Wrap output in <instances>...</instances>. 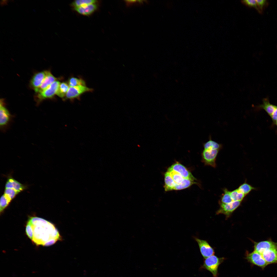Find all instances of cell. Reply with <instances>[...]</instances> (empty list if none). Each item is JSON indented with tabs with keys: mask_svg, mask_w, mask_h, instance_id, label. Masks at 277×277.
<instances>
[{
	"mask_svg": "<svg viewBox=\"0 0 277 277\" xmlns=\"http://www.w3.org/2000/svg\"><path fill=\"white\" fill-rule=\"evenodd\" d=\"M28 222L32 230V240L36 245L48 246L61 240L58 230L50 222L37 217L30 218Z\"/></svg>",
	"mask_w": 277,
	"mask_h": 277,
	"instance_id": "obj_1",
	"label": "cell"
},
{
	"mask_svg": "<svg viewBox=\"0 0 277 277\" xmlns=\"http://www.w3.org/2000/svg\"><path fill=\"white\" fill-rule=\"evenodd\" d=\"M224 259V258H219L213 255L205 259L203 267L211 272L214 277H217L218 268Z\"/></svg>",
	"mask_w": 277,
	"mask_h": 277,
	"instance_id": "obj_2",
	"label": "cell"
},
{
	"mask_svg": "<svg viewBox=\"0 0 277 277\" xmlns=\"http://www.w3.org/2000/svg\"><path fill=\"white\" fill-rule=\"evenodd\" d=\"M60 83L59 81L56 80L46 88L38 93L37 96V103H39L45 99L51 98L56 94Z\"/></svg>",
	"mask_w": 277,
	"mask_h": 277,
	"instance_id": "obj_3",
	"label": "cell"
},
{
	"mask_svg": "<svg viewBox=\"0 0 277 277\" xmlns=\"http://www.w3.org/2000/svg\"><path fill=\"white\" fill-rule=\"evenodd\" d=\"M220 150L211 148L204 149L202 153L203 162L206 165L215 167L216 158Z\"/></svg>",
	"mask_w": 277,
	"mask_h": 277,
	"instance_id": "obj_4",
	"label": "cell"
},
{
	"mask_svg": "<svg viewBox=\"0 0 277 277\" xmlns=\"http://www.w3.org/2000/svg\"><path fill=\"white\" fill-rule=\"evenodd\" d=\"M92 88L88 87L86 86H78L70 87L64 99L73 100L75 98H79L83 93L88 92H91Z\"/></svg>",
	"mask_w": 277,
	"mask_h": 277,
	"instance_id": "obj_5",
	"label": "cell"
},
{
	"mask_svg": "<svg viewBox=\"0 0 277 277\" xmlns=\"http://www.w3.org/2000/svg\"><path fill=\"white\" fill-rule=\"evenodd\" d=\"M0 106V128L4 131L7 128L12 121V116L4 106L2 101H1Z\"/></svg>",
	"mask_w": 277,
	"mask_h": 277,
	"instance_id": "obj_6",
	"label": "cell"
},
{
	"mask_svg": "<svg viewBox=\"0 0 277 277\" xmlns=\"http://www.w3.org/2000/svg\"><path fill=\"white\" fill-rule=\"evenodd\" d=\"M242 201H234L227 203L219 202L220 207L216 211V214H223L226 216V217H229L232 212L239 206Z\"/></svg>",
	"mask_w": 277,
	"mask_h": 277,
	"instance_id": "obj_7",
	"label": "cell"
},
{
	"mask_svg": "<svg viewBox=\"0 0 277 277\" xmlns=\"http://www.w3.org/2000/svg\"><path fill=\"white\" fill-rule=\"evenodd\" d=\"M246 258L249 262L262 268L268 264L263 258L262 254L254 251L247 254Z\"/></svg>",
	"mask_w": 277,
	"mask_h": 277,
	"instance_id": "obj_8",
	"label": "cell"
},
{
	"mask_svg": "<svg viewBox=\"0 0 277 277\" xmlns=\"http://www.w3.org/2000/svg\"><path fill=\"white\" fill-rule=\"evenodd\" d=\"M168 170L178 173L185 179L193 181L196 180L191 173L184 166L180 163H176L173 164Z\"/></svg>",
	"mask_w": 277,
	"mask_h": 277,
	"instance_id": "obj_9",
	"label": "cell"
},
{
	"mask_svg": "<svg viewBox=\"0 0 277 277\" xmlns=\"http://www.w3.org/2000/svg\"><path fill=\"white\" fill-rule=\"evenodd\" d=\"M194 239L198 244L200 252L204 258L205 259L214 254V250L206 241L196 237Z\"/></svg>",
	"mask_w": 277,
	"mask_h": 277,
	"instance_id": "obj_10",
	"label": "cell"
},
{
	"mask_svg": "<svg viewBox=\"0 0 277 277\" xmlns=\"http://www.w3.org/2000/svg\"><path fill=\"white\" fill-rule=\"evenodd\" d=\"M254 251L262 254L265 251L271 249L277 248V242L271 240L260 241L254 242Z\"/></svg>",
	"mask_w": 277,
	"mask_h": 277,
	"instance_id": "obj_11",
	"label": "cell"
},
{
	"mask_svg": "<svg viewBox=\"0 0 277 277\" xmlns=\"http://www.w3.org/2000/svg\"><path fill=\"white\" fill-rule=\"evenodd\" d=\"M45 76L40 87L34 91L38 93H39L50 86L55 81L57 78L55 77L49 71H46Z\"/></svg>",
	"mask_w": 277,
	"mask_h": 277,
	"instance_id": "obj_12",
	"label": "cell"
},
{
	"mask_svg": "<svg viewBox=\"0 0 277 277\" xmlns=\"http://www.w3.org/2000/svg\"><path fill=\"white\" fill-rule=\"evenodd\" d=\"M262 254L268 264L277 263V248L266 250Z\"/></svg>",
	"mask_w": 277,
	"mask_h": 277,
	"instance_id": "obj_13",
	"label": "cell"
},
{
	"mask_svg": "<svg viewBox=\"0 0 277 277\" xmlns=\"http://www.w3.org/2000/svg\"><path fill=\"white\" fill-rule=\"evenodd\" d=\"M97 8V5L95 3L75 8L74 9L75 10L80 14L88 16L94 12Z\"/></svg>",
	"mask_w": 277,
	"mask_h": 277,
	"instance_id": "obj_14",
	"label": "cell"
},
{
	"mask_svg": "<svg viewBox=\"0 0 277 277\" xmlns=\"http://www.w3.org/2000/svg\"><path fill=\"white\" fill-rule=\"evenodd\" d=\"M45 75V71L38 72L34 75L31 80L30 84L34 90L40 87Z\"/></svg>",
	"mask_w": 277,
	"mask_h": 277,
	"instance_id": "obj_15",
	"label": "cell"
},
{
	"mask_svg": "<svg viewBox=\"0 0 277 277\" xmlns=\"http://www.w3.org/2000/svg\"><path fill=\"white\" fill-rule=\"evenodd\" d=\"M5 188L13 189L19 193L26 188V186L12 178L7 180L5 185Z\"/></svg>",
	"mask_w": 277,
	"mask_h": 277,
	"instance_id": "obj_16",
	"label": "cell"
},
{
	"mask_svg": "<svg viewBox=\"0 0 277 277\" xmlns=\"http://www.w3.org/2000/svg\"><path fill=\"white\" fill-rule=\"evenodd\" d=\"M165 185L164 188L165 191L173 190L175 184L170 174L167 171L164 175Z\"/></svg>",
	"mask_w": 277,
	"mask_h": 277,
	"instance_id": "obj_17",
	"label": "cell"
},
{
	"mask_svg": "<svg viewBox=\"0 0 277 277\" xmlns=\"http://www.w3.org/2000/svg\"><path fill=\"white\" fill-rule=\"evenodd\" d=\"M260 107L264 109L271 117L277 107L276 106L270 103L267 98L263 100V104L260 105Z\"/></svg>",
	"mask_w": 277,
	"mask_h": 277,
	"instance_id": "obj_18",
	"label": "cell"
},
{
	"mask_svg": "<svg viewBox=\"0 0 277 277\" xmlns=\"http://www.w3.org/2000/svg\"><path fill=\"white\" fill-rule=\"evenodd\" d=\"M68 83L63 82L60 83L56 95L59 97L64 99L69 88Z\"/></svg>",
	"mask_w": 277,
	"mask_h": 277,
	"instance_id": "obj_19",
	"label": "cell"
},
{
	"mask_svg": "<svg viewBox=\"0 0 277 277\" xmlns=\"http://www.w3.org/2000/svg\"><path fill=\"white\" fill-rule=\"evenodd\" d=\"M203 146L204 149L212 148L220 150L222 149L223 146L222 144L218 143L213 140L210 136L209 137V140L204 143Z\"/></svg>",
	"mask_w": 277,
	"mask_h": 277,
	"instance_id": "obj_20",
	"label": "cell"
},
{
	"mask_svg": "<svg viewBox=\"0 0 277 277\" xmlns=\"http://www.w3.org/2000/svg\"><path fill=\"white\" fill-rule=\"evenodd\" d=\"M241 193L246 196L253 190H257L258 189L253 187L250 184L245 182L241 185L238 188Z\"/></svg>",
	"mask_w": 277,
	"mask_h": 277,
	"instance_id": "obj_21",
	"label": "cell"
},
{
	"mask_svg": "<svg viewBox=\"0 0 277 277\" xmlns=\"http://www.w3.org/2000/svg\"><path fill=\"white\" fill-rule=\"evenodd\" d=\"M67 83L70 87L80 85L86 86L85 82L81 78L71 77L69 79Z\"/></svg>",
	"mask_w": 277,
	"mask_h": 277,
	"instance_id": "obj_22",
	"label": "cell"
},
{
	"mask_svg": "<svg viewBox=\"0 0 277 277\" xmlns=\"http://www.w3.org/2000/svg\"><path fill=\"white\" fill-rule=\"evenodd\" d=\"M196 183L194 181L184 179L180 184L175 186L174 190H179L185 189Z\"/></svg>",
	"mask_w": 277,
	"mask_h": 277,
	"instance_id": "obj_23",
	"label": "cell"
},
{
	"mask_svg": "<svg viewBox=\"0 0 277 277\" xmlns=\"http://www.w3.org/2000/svg\"><path fill=\"white\" fill-rule=\"evenodd\" d=\"M230 195L233 201H242L246 196L240 192L238 189L230 191Z\"/></svg>",
	"mask_w": 277,
	"mask_h": 277,
	"instance_id": "obj_24",
	"label": "cell"
},
{
	"mask_svg": "<svg viewBox=\"0 0 277 277\" xmlns=\"http://www.w3.org/2000/svg\"><path fill=\"white\" fill-rule=\"evenodd\" d=\"M167 171L170 174L175 184V186L180 184L185 179L180 174L173 171L167 170Z\"/></svg>",
	"mask_w": 277,
	"mask_h": 277,
	"instance_id": "obj_25",
	"label": "cell"
},
{
	"mask_svg": "<svg viewBox=\"0 0 277 277\" xmlns=\"http://www.w3.org/2000/svg\"><path fill=\"white\" fill-rule=\"evenodd\" d=\"M223 193L222 195L219 202L224 203H227L231 202L233 201L230 195V191L227 189H223Z\"/></svg>",
	"mask_w": 277,
	"mask_h": 277,
	"instance_id": "obj_26",
	"label": "cell"
},
{
	"mask_svg": "<svg viewBox=\"0 0 277 277\" xmlns=\"http://www.w3.org/2000/svg\"><path fill=\"white\" fill-rule=\"evenodd\" d=\"M97 1L95 0H77L73 2L72 5L75 8L90 4L95 3Z\"/></svg>",
	"mask_w": 277,
	"mask_h": 277,
	"instance_id": "obj_27",
	"label": "cell"
},
{
	"mask_svg": "<svg viewBox=\"0 0 277 277\" xmlns=\"http://www.w3.org/2000/svg\"><path fill=\"white\" fill-rule=\"evenodd\" d=\"M11 200L4 194L1 197L0 202V211L1 213L6 208L10 202Z\"/></svg>",
	"mask_w": 277,
	"mask_h": 277,
	"instance_id": "obj_28",
	"label": "cell"
},
{
	"mask_svg": "<svg viewBox=\"0 0 277 277\" xmlns=\"http://www.w3.org/2000/svg\"><path fill=\"white\" fill-rule=\"evenodd\" d=\"M242 2L247 6L255 8L259 12L262 13L258 5L256 0H245L241 1Z\"/></svg>",
	"mask_w": 277,
	"mask_h": 277,
	"instance_id": "obj_29",
	"label": "cell"
},
{
	"mask_svg": "<svg viewBox=\"0 0 277 277\" xmlns=\"http://www.w3.org/2000/svg\"><path fill=\"white\" fill-rule=\"evenodd\" d=\"M19 193V192L13 189L10 188H5L4 194L12 200Z\"/></svg>",
	"mask_w": 277,
	"mask_h": 277,
	"instance_id": "obj_30",
	"label": "cell"
},
{
	"mask_svg": "<svg viewBox=\"0 0 277 277\" xmlns=\"http://www.w3.org/2000/svg\"><path fill=\"white\" fill-rule=\"evenodd\" d=\"M124 1L127 7L135 5H142L146 2V1L143 0H125Z\"/></svg>",
	"mask_w": 277,
	"mask_h": 277,
	"instance_id": "obj_31",
	"label": "cell"
},
{
	"mask_svg": "<svg viewBox=\"0 0 277 277\" xmlns=\"http://www.w3.org/2000/svg\"><path fill=\"white\" fill-rule=\"evenodd\" d=\"M258 7L262 12L263 9L268 5V3L266 0H256Z\"/></svg>",
	"mask_w": 277,
	"mask_h": 277,
	"instance_id": "obj_32",
	"label": "cell"
},
{
	"mask_svg": "<svg viewBox=\"0 0 277 277\" xmlns=\"http://www.w3.org/2000/svg\"><path fill=\"white\" fill-rule=\"evenodd\" d=\"M273 121L275 123L277 120V107L271 116Z\"/></svg>",
	"mask_w": 277,
	"mask_h": 277,
	"instance_id": "obj_33",
	"label": "cell"
},
{
	"mask_svg": "<svg viewBox=\"0 0 277 277\" xmlns=\"http://www.w3.org/2000/svg\"><path fill=\"white\" fill-rule=\"evenodd\" d=\"M275 123H276V125H277V120H276V122H275Z\"/></svg>",
	"mask_w": 277,
	"mask_h": 277,
	"instance_id": "obj_34",
	"label": "cell"
}]
</instances>
